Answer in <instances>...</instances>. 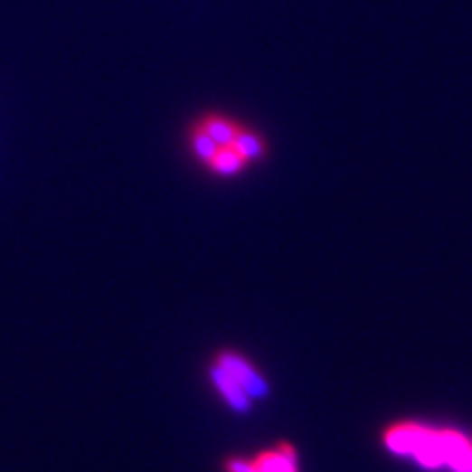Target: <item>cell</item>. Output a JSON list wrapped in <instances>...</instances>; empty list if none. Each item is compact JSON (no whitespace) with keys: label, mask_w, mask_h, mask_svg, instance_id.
Listing matches in <instances>:
<instances>
[{"label":"cell","mask_w":472,"mask_h":472,"mask_svg":"<svg viewBox=\"0 0 472 472\" xmlns=\"http://www.w3.org/2000/svg\"><path fill=\"white\" fill-rule=\"evenodd\" d=\"M189 140L199 160L221 175L239 174L266 154L264 140L252 128L224 115L201 117Z\"/></svg>","instance_id":"cell-1"},{"label":"cell","mask_w":472,"mask_h":472,"mask_svg":"<svg viewBox=\"0 0 472 472\" xmlns=\"http://www.w3.org/2000/svg\"><path fill=\"white\" fill-rule=\"evenodd\" d=\"M382 439L392 453L413 457L427 468L472 472V441L458 431L408 421L390 425Z\"/></svg>","instance_id":"cell-2"},{"label":"cell","mask_w":472,"mask_h":472,"mask_svg":"<svg viewBox=\"0 0 472 472\" xmlns=\"http://www.w3.org/2000/svg\"><path fill=\"white\" fill-rule=\"evenodd\" d=\"M207 376L222 406L234 413H249L269 396V382L260 366L234 348L212 354Z\"/></svg>","instance_id":"cell-3"},{"label":"cell","mask_w":472,"mask_h":472,"mask_svg":"<svg viewBox=\"0 0 472 472\" xmlns=\"http://www.w3.org/2000/svg\"><path fill=\"white\" fill-rule=\"evenodd\" d=\"M221 468L222 472H301V463L296 445L276 441L249 455H231Z\"/></svg>","instance_id":"cell-4"}]
</instances>
